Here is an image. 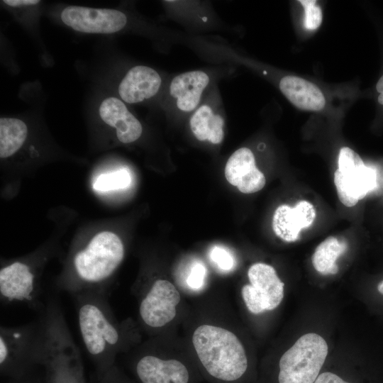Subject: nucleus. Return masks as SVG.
<instances>
[{
    "label": "nucleus",
    "instance_id": "obj_4",
    "mask_svg": "<svg viewBox=\"0 0 383 383\" xmlns=\"http://www.w3.org/2000/svg\"><path fill=\"white\" fill-rule=\"evenodd\" d=\"M45 331L43 318L15 327L0 328V367L3 373L21 377L43 360Z\"/></svg>",
    "mask_w": 383,
    "mask_h": 383
},
{
    "label": "nucleus",
    "instance_id": "obj_14",
    "mask_svg": "<svg viewBox=\"0 0 383 383\" xmlns=\"http://www.w3.org/2000/svg\"><path fill=\"white\" fill-rule=\"evenodd\" d=\"M99 114L104 123L116 130L117 138L122 143H133L142 135L141 123L120 98H105L99 105Z\"/></svg>",
    "mask_w": 383,
    "mask_h": 383
},
{
    "label": "nucleus",
    "instance_id": "obj_2",
    "mask_svg": "<svg viewBox=\"0 0 383 383\" xmlns=\"http://www.w3.org/2000/svg\"><path fill=\"white\" fill-rule=\"evenodd\" d=\"M124 255V245L118 235L98 233L74 253L68 274L60 281L59 288L72 296L84 292L108 294L106 285Z\"/></svg>",
    "mask_w": 383,
    "mask_h": 383
},
{
    "label": "nucleus",
    "instance_id": "obj_20",
    "mask_svg": "<svg viewBox=\"0 0 383 383\" xmlns=\"http://www.w3.org/2000/svg\"><path fill=\"white\" fill-rule=\"evenodd\" d=\"M131 183V176L126 169L99 174L93 182V189L100 193L127 188Z\"/></svg>",
    "mask_w": 383,
    "mask_h": 383
},
{
    "label": "nucleus",
    "instance_id": "obj_10",
    "mask_svg": "<svg viewBox=\"0 0 383 383\" xmlns=\"http://www.w3.org/2000/svg\"><path fill=\"white\" fill-rule=\"evenodd\" d=\"M133 370L140 383H195L192 370L184 362L152 352L139 355Z\"/></svg>",
    "mask_w": 383,
    "mask_h": 383
},
{
    "label": "nucleus",
    "instance_id": "obj_5",
    "mask_svg": "<svg viewBox=\"0 0 383 383\" xmlns=\"http://www.w3.org/2000/svg\"><path fill=\"white\" fill-rule=\"evenodd\" d=\"M328 351L327 343L320 335H303L281 357L278 382L314 383Z\"/></svg>",
    "mask_w": 383,
    "mask_h": 383
},
{
    "label": "nucleus",
    "instance_id": "obj_25",
    "mask_svg": "<svg viewBox=\"0 0 383 383\" xmlns=\"http://www.w3.org/2000/svg\"><path fill=\"white\" fill-rule=\"evenodd\" d=\"M4 4L12 7V8H18L24 6H36L40 1L38 0H4L2 1Z\"/></svg>",
    "mask_w": 383,
    "mask_h": 383
},
{
    "label": "nucleus",
    "instance_id": "obj_22",
    "mask_svg": "<svg viewBox=\"0 0 383 383\" xmlns=\"http://www.w3.org/2000/svg\"><path fill=\"white\" fill-rule=\"evenodd\" d=\"M209 257L211 260L223 271H229L234 267L235 260L233 255L223 246H213L209 252Z\"/></svg>",
    "mask_w": 383,
    "mask_h": 383
},
{
    "label": "nucleus",
    "instance_id": "obj_27",
    "mask_svg": "<svg viewBox=\"0 0 383 383\" xmlns=\"http://www.w3.org/2000/svg\"><path fill=\"white\" fill-rule=\"evenodd\" d=\"M376 89L379 93L378 101L383 105V75L378 80L376 85Z\"/></svg>",
    "mask_w": 383,
    "mask_h": 383
},
{
    "label": "nucleus",
    "instance_id": "obj_28",
    "mask_svg": "<svg viewBox=\"0 0 383 383\" xmlns=\"http://www.w3.org/2000/svg\"><path fill=\"white\" fill-rule=\"evenodd\" d=\"M376 289L379 295L383 296V279L377 283Z\"/></svg>",
    "mask_w": 383,
    "mask_h": 383
},
{
    "label": "nucleus",
    "instance_id": "obj_24",
    "mask_svg": "<svg viewBox=\"0 0 383 383\" xmlns=\"http://www.w3.org/2000/svg\"><path fill=\"white\" fill-rule=\"evenodd\" d=\"M314 383H349L342 379L337 374L331 372H323L318 376Z\"/></svg>",
    "mask_w": 383,
    "mask_h": 383
},
{
    "label": "nucleus",
    "instance_id": "obj_3",
    "mask_svg": "<svg viewBox=\"0 0 383 383\" xmlns=\"http://www.w3.org/2000/svg\"><path fill=\"white\" fill-rule=\"evenodd\" d=\"M201 370L215 383H238L248 369L245 348L238 336L221 326L202 324L192 335Z\"/></svg>",
    "mask_w": 383,
    "mask_h": 383
},
{
    "label": "nucleus",
    "instance_id": "obj_8",
    "mask_svg": "<svg viewBox=\"0 0 383 383\" xmlns=\"http://www.w3.org/2000/svg\"><path fill=\"white\" fill-rule=\"evenodd\" d=\"M180 294L169 280L153 281L140 300L138 313L141 322L149 329H159L176 316Z\"/></svg>",
    "mask_w": 383,
    "mask_h": 383
},
{
    "label": "nucleus",
    "instance_id": "obj_6",
    "mask_svg": "<svg viewBox=\"0 0 383 383\" xmlns=\"http://www.w3.org/2000/svg\"><path fill=\"white\" fill-rule=\"evenodd\" d=\"M334 183L340 202L347 207H353L374 189L376 176L357 152L348 147H343L339 152Z\"/></svg>",
    "mask_w": 383,
    "mask_h": 383
},
{
    "label": "nucleus",
    "instance_id": "obj_21",
    "mask_svg": "<svg viewBox=\"0 0 383 383\" xmlns=\"http://www.w3.org/2000/svg\"><path fill=\"white\" fill-rule=\"evenodd\" d=\"M305 12L304 20V27L311 30L317 29L321 24L323 19L322 11L314 0H301Z\"/></svg>",
    "mask_w": 383,
    "mask_h": 383
},
{
    "label": "nucleus",
    "instance_id": "obj_26",
    "mask_svg": "<svg viewBox=\"0 0 383 383\" xmlns=\"http://www.w3.org/2000/svg\"><path fill=\"white\" fill-rule=\"evenodd\" d=\"M101 383H124L118 377L116 369L112 367L108 372L101 377Z\"/></svg>",
    "mask_w": 383,
    "mask_h": 383
},
{
    "label": "nucleus",
    "instance_id": "obj_19",
    "mask_svg": "<svg viewBox=\"0 0 383 383\" xmlns=\"http://www.w3.org/2000/svg\"><path fill=\"white\" fill-rule=\"evenodd\" d=\"M347 249L346 241H340L333 236L327 238L317 246L313 252L311 259L313 267L324 275L337 274L338 267L335 262Z\"/></svg>",
    "mask_w": 383,
    "mask_h": 383
},
{
    "label": "nucleus",
    "instance_id": "obj_23",
    "mask_svg": "<svg viewBox=\"0 0 383 383\" xmlns=\"http://www.w3.org/2000/svg\"><path fill=\"white\" fill-rule=\"evenodd\" d=\"M206 275V268L205 265L200 262H196L189 270L186 283L192 289H199L204 284Z\"/></svg>",
    "mask_w": 383,
    "mask_h": 383
},
{
    "label": "nucleus",
    "instance_id": "obj_11",
    "mask_svg": "<svg viewBox=\"0 0 383 383\" xmlns=\"http://www.w3.org/2000/svg\"><path fill=\"white\" fill-rule=\"evenodd\" d=\"M227 181L244 194H252L261 190L266 179L255 165L252 152L248 148H240L228 158L225 167Z\"/></svg>",
    "mask_w": 383,
    "mask_h": 383
},
{
    "label": "nucleus",
    "instance_id": "obj_12",
    "mask_svg": "<svg viewBox=\"0 0 383 383\" xmlns=\"http://www.w3.org/2000/svg\"><path fill=\"white\" fill-rule=\"evenodd\" d=\"M162 84L160 74L145 65H136L125 74L118 87L119 98L126 104L143 102L157 94Z\"/></svg>",
    "mask_w": 383,
    "mask_h": 383
},
{
    "label": "nucleus",
    "instance_id": "obj_9",
    "mask_svg": "<svg viewBox=\"0 0 383 383\" xmlns=\"http://www.w3.org/2000/svg\"><path fill=\"white\" fill-rule=\"evenodd\" d=\"M62 22L72 30L84 33L111 34L123 30L126 15L117 9L68 6L60 13Z\"/></svg>",
    "mask_w": 383,
    "mask_h": 383
},
{
    "label": "nucleus",
    "instance_id": "obj_1",
    "mask_svg": "<svg viewBox=\"0 0 383 383\" xmlns=\"http://www.w3.org/2000/svg\"><path fill=\"white\" fill-rule=\"evenodd\" d=\"M73 297L82 340L101 377L113 367L117 354L126 348V328L115 318L107 294L84 292Z\"/></svg>",
    "mask_w": 383,
    "mask_h": 383
},
{
    "label": "nucleus",
    "instance_id": "obj_13",
    "mask_svg": "<svg viewBox=\"0 0 383 383\" xmlns=\"http://www.w3.org/2000/svg\"><path fill=\"white\" fill-rule=\"evenodd\" d=\"M316 216L314 206L308 201H300L293 207L282 204L274 212L272 229L283 240L293 242L299 238L302 229L312 225Z\"/></svg>",
    "mask_w": 383,
    "mask_h": 383
},
{
    "label": "nucleus",
    "instance_id": "obj_18",
    "mask_svg": "<svg viewBox=\"0 0 383 383\" xmlns=\"http://www.w3.org/2000/svg\"><path fill=\"white\" fill-rule=\"evenodd\" d=\"M28 135V126L21 119L13 117H1V158H9L18 152L26 143Z\"/></svg>",
    "mask_w": 383,
    "mask_h": 383
},
{
    "label": "nucleus",
    "instance_id": "obj_16",
    "mask_svg": "<svg viewBox=\"0 0 383 383\" xmlns=\"http://www.w3.org/2000/svg\"><path fill=\"white\" fill-rule=\"evenodd\" d=\"M279 87L286 98L300 109L318 111L325 106L323 94L308 80L296 76H286L282 78Z\"/></svg>",
    "mask_w": 383,
    "mask_h": 383
},
{
    "label": "nucleus",
    "instance_id": "obj_7",
    "mask_svg": "<svg viewBox=\"0 0 383 383\" xmlns=\"http://www.w3.org/2000/svg\"><path fill=\"white\" fill-rule=\"evenodd\" d=\"M248 277L250 284L242 287L241 294L250 312L259 314L274 310L280 304L284 297V284L272 266L255 263L250 267Z\"/></svg>",
    "mask_w": 383,
    "mask_h": 383
},
{
    "label": "nucleus",
    "instance_id": "obj_15",
    "mask_svg": "<svg viewBox=\"0 0 383 383\" xmlns=\"http://www.w3.org/2000/svg\"><path fill=\"white\" fill-rule=\"evenodd\" d=\"M210 82L207 73L201 70L185 72L171 81L169 92L178 110L194 112L201 102L202 94Z\"/></svg>",
    "mask_w": 383,
    "mask_h": 383
},
{
    "label": "nucleus",
    "instance_id": "obj_17",
    "mask_svg": "<svg viewBox=\"0 0 383 383\" xmlns=\"http://www.w3.org/2000/svg\"><path fill=\"white\" fill-rule=\"evenodd\" d=\"M189 126L194 135L200 141L219 144L223 139L224 120L208 104L199 105L193 112Z\"/></svg>",
    "mask_w": 383,
    "mask_h": 383
}]
</instances>
